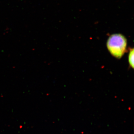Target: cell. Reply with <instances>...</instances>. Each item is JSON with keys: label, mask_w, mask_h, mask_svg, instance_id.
Here are the masks:
<instances>
[{"label": "cell", "mask_w": 134, "mask_h": 134, "mask_svg": "<svg viewBox=\"0 0 134 134\" xmlns=\"http://www.w3.org/2000/svg\"><path fill=\"white\" fill-rule=\"evenodd\" d=\"M127 45L126 38L120 34H115L110 36L107 43V48L110 54L117 59H120L124 55Z\"/></svg>", "instance_id": "obj_1"}, {"label": "cell", "mask_w": 134, "mask_h": 134, "mask_svg": "<svg viewBox=\"0 0 134 134\" xmlns=\"http://www.w3.org/2000/svg\"><path fill=\"white\" fill-rule=\"evenodd\" d=\"M129 63L132 68H134V50L133 48L130 49L128 55Z\"/></svg>", "instance_id": "obj_2"}]
</instances>
